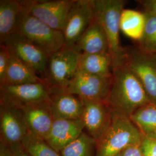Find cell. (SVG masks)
<instances>
[{"label":"cell","instance_id":"d6986e66","mask_svg":"<svg viewBox=\"0 0 156 156\" xmlns=\"http://www.w3.org/2000/svg\"><path fill=\"white\" fill-rule=\"evenodd\" d=\"M10 54L9 66L4 83L2 85H17L44 82L33 68L11 51Z\"/></svg>","mask_w":156,"mask_h":156},{"label":"cell","instance_id":"ffe728a7","mask_svg":"<svg viewBox=\"0 0 156 156\" xmlns=\"http://www.w3.org/2000/svg\"><path fill=\"white\" fill-rule=\"evenodd\" d=\"M113 62L109 53L82 54L79 62L78 71L100 76L112 77Z\"/></svg>","mask_w":156,"mask_h":156},{"label":"cell","instance_id":"603a6c76","mask_svg":"<svg viewBox=\"0 0 156 156\" xmlns=\"http://www.w3.org/2000/svg\"><path fill=\"white\" fill-rule=\"evenodd\" d=\"M59 153L61 156H97V140L84 131Z\"/></svg>","mask_w":156,"mask_h":156},{"label":"cell","instance_id":"5bb4252c","mask_svg":"<svg viewBox=\"0 0 156 156\" xmlns=\"http://www.w3.org/2000/svg\"><path fill=\"white\" fill-rule=\"evenodd\" d=\"M20 108L29 132L37 137L46 140L55 120L49 101L34 103Z\"/></svg>","mask_w":156,"mask_h":156},{"label":"cell","instance_id":"7a4b0ae2","mask_svg":"<svg viewBox=\"0 0 156 156\" xmlns=\"http://www.w3.org/2000/svg\"><path fill=\"white\" fill-rule=\"evenodd\" d=\"M142 135L129 117L113 111L111 122L97 141V156H115L140 142Z\"/></svg>","mask_w":156,"mask_h":156},{"label":"cell","instance_id":"8992f818","mask_svg":"<svg viewBox=\"0 0 156 156\" xmlns=\"http://www.w3.org/2000/svg\"><path fill=\"white\" fill-rule=\"evenodd\" d=\"M126 51L124 64L139 79L151 102L156 104V54H146L136 47Z\"/></svg>","mask_w":156,"mask_h":156},{"label":"cell","instance_id":"4fadbf2b","mask_svg":"<svg viewBox=\"0 0 156 156\" xmlns=\"http://www.w3.org/2000/svg\"><path fill=\"white\" fill-rule=\"evenodd\" d=\"M112 81V76H100L78 71L66 90L81 99L106 100Z\"/></svg>","mask_w":156,"mask_h":156},{"label":"cell","instance_id":"7402d4cb","mask_svg":"<svg viewBox=\"0 0 156 156\" xmlns=\"http://www.w3.org/2000/svg\"><path fill=\"white\" fill-rule=\"evenodd\" d=\"M142 136L156 140V104L149 102L129 116Z\"/></svg>","mask_w":156,"mask_h":156},{"label":"cell","instance_id":"484cf974","mask_svg":"<svg viewBox=\"0 0 156 156\" xmlns=\"http://www.w3.org/2000/svg\"><path fill=\"white\" fill-rule=\"evenodd\" d=\"M10 51L4 44H0V85L4 83L10 60Z\"/></svg>","mask_w":156,"mask_h":156},{"label":"cell","instance_id":"5b68a950","mask_svg":"<svg viewBox=\"0 0 156 156\" xmlns=\"http://www.w3.org/2000/svg\"><path fill=\"white\" fill-rule=\"evenodd\" d=\"M81 54L64 46L49 57L44 80L51 88L66 90L78 71Z\"/></svg>","mask_w":156,"mask_h":156},{"label":"cell","instance_id":"8fae6325","mask_svg":"<svg viewBox=\"0 0 156 156\" xmlns=\"http://www.w3.org/2000/svg\"><path fill=\"white\" fill-rule=\"evenodd\" d=\"M95 16L93 0H75L63 31L65 46L74 47Z\"/></svg>","mask_w":156,"mask_h":156},{"label":"cell","instance_id":"3957f363","mask_svg":"<svg viewBox=\"0 0 156 156\" xmlns=\"http://www.w3.org/2000/svg\"><path fill=\"white\" fill-rule=\"evenodd\" d=\"M95 14L106 34L113 68L125 64L126 51L120 40V18L127 1L93 0Z\"/></svg>","mask_w":156,"mask_h":156},{"label":"cell","instance_id":"cb8c5ba5","mask_svg":"<svg viewBox=\"0 0 156 156\" xmlns=\"http://www.w3.org/2000/svg\"><path fill=\"white\" fill-rule=\"evenodd\" d=\"M146 15V24L142 39L136 48L142 53L156 54V16L144 12Z\"/></svg>","mask_w":156,"mask_h":156},{"label":"cell","instance_id":"e0dca14e","mask_svg":"<svg viewBox=\"0 0 156 156\" xmlns=\"http://www.w3.org/2000/svg\"><path fill=\"white\" fill-rule=\"evenodd\" d=\"M73 48L81 55L109 53L106 34L96 14Z\"/></svg>","mask_w":156,"mask_h":156},{"label":"cell","instance_id":"d4e9b609","mask_svg":"<svg viewBox=\"0 0 156 156\" xmlns=\"http://www.w3.org/2000/svg\"><path fill=\"white\" fill-rule=\"evenodd\" d=\"M22 145L31 156H61L45 140L30 132L23 140Z\"/></svg>","mask_w":156,"mask_h":156},{"label":"cell","instance_id":"52a82bcc","mask_svg":"<svg viewBox=\"0 0 156 156\" xmlns=\"http://www.w3.org/2000/svg\"><path fill=\"white\" fill-rule=\"evenodd\" d=\"M75 0L24 1L25 10L57 30L64 31Z\"/></svg>","mask_w":156,"mask_h":156},{"label":"cell","instance_id":"f546056e","mask_svg":"<svg viewBox=\"0 0 156 156\" xmlns=\"http://www.w3.org/2000/svg\"><path fill=\"white\" fill-rule=\"evenodd\" d=\"M0 156H14L13 148L1 140H0Z\"/></svg>","mask_w":156,"mask_h":156},{"label":"cell","instance_id":"4dcf8cb0","mask_svg":"<svg viewBox=\"0 0 156 156\" xmlns=\"http://www.w3.org/2000/svg\"><path fill=\"white\" fill-rule=\"evenodd\" d=\"M12 148L13 149L14 156H31L26 151H25L22 145H20Z\"/></svg>","mask_w":156,"mask_h":156},{"label":"cell","instance_id":"4316f807","mask_svg":"<svg viewBox=\"0 0 156 156\" xmlns=\"http://www.w3.org/2000/svg\"><path fill=\"white\" fill-rule=\"evenodd\" d=\"M140 145L144 156H156V140L142 136Z\"/></svg>","mask_w":156,"mask_h":156},{"label":"cell","instance_id":"9c48e42d","mask_svg":"<svg viewBox=\"0 0 156 156\" xmlns=\"http://www.w3.org/2000/svg\"><path fill=\"white\" fill-rule=\"evenodd\" d=\"M52 88L46 82L0 86V101L22 106L49 100Z\"/></svg>","mask_w":156,"mask_h":156},{"label":"cell","instance_id":"83f0119b","mask_svg":"<svg viewBox=\"0 0 156 156\" xmlns=\"http://www.w3.org/2000/svg\"><path fill=\"white\" fill-rule=\"evenodd\" d=\"M140 144L141 141L130 145L121 153L123 156H144Z\"/></svg>","mask_w":156,"mask_h":156},{"label":"cell","instance_id":"7c38bea8","mask_svg":"<svg viewBox=\"0 0 156 156\" xmlns=\"http://www.w3.org/2000/svg\"><path fill=\"white\" fill-rule=\"evenodd\" d=\"M81 100L83 105L82 119L84 131L97 141L109 127L113 110L106 100Z\"/></svg>","mask_w":156,"mask_h":156},{"label":"cell","instance_id":"2e32d148","mask_svg":"<svg viewBox=\"0 0 156 156\" xmlns=\"http://www.w3.org/2000/svg\"><path fill=\"white\" fill-rule=\"evenodd\" d=\"M84 131L82 119H55L46 141L60 152L67 145L72 143Z\"/></svg>","mask_w":156,"mask_h":156},{"label":"cell","instance_id":"44dd1931","mask_svg":"<svg viewBox=\"0 0 156 156\" xmlns=\"http://www.w3.org/2000/svg\"><path fill=\"white\" fill-rule=\"evenodd\" d=\"M146 15L144 12L124 9L120 18V31L126 36L139 42L144 33Z\"/></svg>","mask_w":156,"mask_h":156},{"label":"cell","instance_id":"f1b7e54d","mask_svg":"<svg viewBox=\"0 0 156 156\" xmlns=\"http://www.w3.org/2000/svg\"><path fill=\"white\" fill-rule=\"evenodd\" d=\"M145 12L156 16V0H138L136 1Z\"/></svg>","mask_w":156,"mask_h":156},{"label":"cell","instance_id":"ba28073f","mask_svg":"<svg viewBox=\"0 0 156 156\" xmlns=\"http://www.w3.org/2000/svg\"><path fill=\"white\" fill-rule=\"evenodd\" d=\"M28 133L22 109L0 101V140L15 147L22 145Z\"/></svg>","mask_w":156,"mask_h":156},{"label":"cell","instance_id":"6da1fadb","mask_svg":"<svg viewBox=\"0 0 156 156\" xmlns=\"http://www.w3.org/2000/svg\"><path fill=\"white\" fill-rule=\"evenodd\" d=\"M106 100L113 111L128 117L151 102L139 79L125 64L113 69L111 86Z\"/></svg>","mask_w":156,"mask_h":156},{"label":"cell","instance_id":"9a60e30c","mask_svg":"<svg viewBox=\"0 0 156 156\" xmlns=\"http://www.w3.org/2000/svg\"><path fill=\"white\" fill-rule=\"evenodd\" d=\"M49 101L55 120L82 119L83 112L82 101L66 90L52 88Z\"/></svg>","mask_w":156,"mask_h":156},{"label":"cell","instance_id":"ac0fdd59","mask_svg":"<svg viewBox=\"0 0 156 156\" xmlns=\"http://www.w3.org/2000/svg\"><path fill=\"white\" fill-rule=\"evenodd\" d=\"M25 9L24 1H0V44L16 32L19 19Z\"/></svg>","mask_w":156,"mask_h":156},{"label":"cell","instance_id":"277c9868","mask_svg":"<svg viewBox=\"0 0 156 156\" xmlns=\"http://www.w3.org/2000/svg\"><path fill=\"white\" fill-rule=\"evenodd\" d=\"M16 32L20 34L49 56L65 46L62 31L50 27L25 9L20 15Z\"/></svg>","mask_w":156,"mask_h":156},{"label":"cell","instance_id":"30bf717a","mask_svg":"<svg viewBox=\"0 0 156 156\" xmlns=\"http://www.w3.org/2000/svg\"><path fill=\"white\" fill-rule=\"evenodd\" d=\"M2 44L33 68L44 80L49 57L45 51L17 32L9 36Z\"/></svg>","mask_w":156,"mask_h":156},{"label":"cell","instance_id":"1f68e13d","mask_svg":"<svg viewBox=\"0 0 156 156\" xmlns=\"http://www.w3.org/2000/svg\"><path fill=\"white\" fill-rule=\"evenodd\" d=\"M123 156V155H122V153H120V154H118L117 155H116V156Z\"/></svg>","mask_w":156,"mask_h":156}]
</instances>
